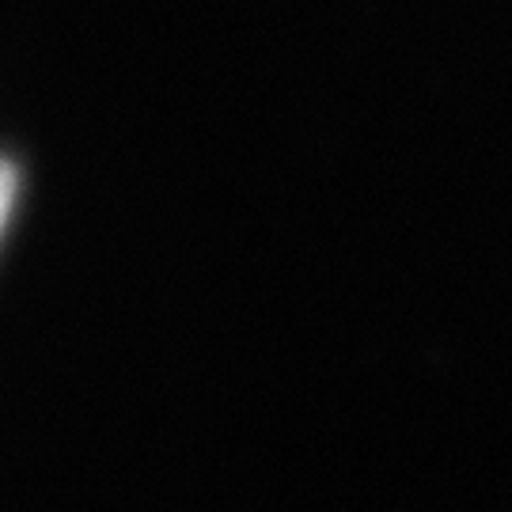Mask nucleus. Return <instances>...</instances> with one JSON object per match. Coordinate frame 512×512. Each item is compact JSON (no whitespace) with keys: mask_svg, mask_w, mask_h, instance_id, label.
I'll return each instance as SVG.
<instances>
[{"mask_svg":"<svg viewBox=\"0 0 512 512\" xmlns=\"http://www.w3.org/2000/svg\"><path fill=\"white\" fill-rule=\"evenodd\" d=\"M12 194H16V175L8 164H0V228L8 220V209H12Z\"/></svg>","mask_w":512,"mask_h":512,"instance_id":"1","label":"nucleus"}]
</instances>
